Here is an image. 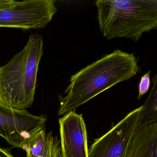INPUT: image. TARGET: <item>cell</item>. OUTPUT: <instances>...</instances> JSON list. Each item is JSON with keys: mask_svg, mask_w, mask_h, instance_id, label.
Returning <instances> with one entry per match:
<instances>
[{"mask_svg": "<svg viewBox=\"0 0 157 157\" xmlns=\"http://www.w3.org/2000/svg\"><path fill=\"white\" fill-rule=\"evenodd\" d=\"M157 75L154 77V86L147 101L142 105L138 128L157 122Z\"/></svg>", "mask_w": 157, "mask_h": 157, "instance_id": "cell-9", "label": "cell"}, {"mask_svg": "<svg viewBox=\"0 0 157 157\" xmlns=\"http://www.w3.org/2000/svg\"><path fill=\"white\" fill-rule=\"evenodd\" d=\"M126 157H157V122L138 128Z\"/></svg>", "mask_w": 157, "mask_h": 157, "instance_id": "cell-8", "label": "cell"}, {"mask_svg": "<svg viewBox=\"0 0 157 157\" xmlns=\"http://www.w3.org/2000/svg\"><path fill=\"white\" fill-rule=\"evenodd\" d=\"M55 0H24L0 10V27L23 30L45 27L58 10Z\"/></svg>", "mask_w": 157, "mask_h": 157, "instance_id": "cell-4", "label": "cell"}, {"mask_svg": "<svg viewBox=\"0 0 157 157\" xmlns=\"http://www.w3.org/2000/svg\"><path fill=\"white\" fill-rule=\"evenodd\" d=\"M44 47L42 36L32 34L23 49L0 67V102L15 110L32 106Z\"/></svg>", "mask_w": 157, "mask_h": 157, "instance_id": "cell-2", "label": "cell"}, {"mask_svg": "<svg viewBox=\"0 0 157 157\" xmlns=\"http://www.w3.org/2000/svg\"><path fill=\"white\" fill-rule=\"evenodd\" d=\"M140 71L134 54L116 49L71 76L64 97L59 96V115L75 110L101 93Z\"/></svg>", "mask_w": 157, "mask_h": 157, "instance_id": "cell-1", "label": "cell"}, {"mask_svg": "<svg viewBox=\"0 0 157 157\" xmlns=\"http://www.w3.org/2000/svg\"><path fill=\"white\" fill-rule=\"evenodd\" d=\"M0 157H14L9 151L0 147Z\"/></svg>", "mask_w": 157, "mask_h": 157, "instance_id": "cell-13", "label": "cell"}, {"mask_svg": "<svg viewBox=\"0 0 157 157\" xmlns=\"http://www.w3.org/2000/svg\"><path fill=\"white\" fill-rule=\"evenodd\" d=\"M27 157H63L60 146L54 144L48 146L41 150L31 153Z\"/></svg>", "mask_w": 157, "mask_h": 157, "instance_id": "cell-10", "label": "cell"}, {"mask_svg": "<svg viewBox=\"0 0 157 157\" xmlns=\"http://www.w3.org/2000/svg\"><path fill=\"white\" fill-rule=\"evenodd\" d=\"M17 2L13 0H0V10L10 8L16 4Z\"/></svg>", "mask_w": 157, "mask_h": 157, "instance_id": "cell-12", "label": "cell"}, {"mask_svg": "<svg viewBox=\"0 0 157 157\" xmlns=\"http://www.w3.org/2000/svg\"><path fill=\"white\" fill-rule=\"evenodd\" d=\"M142 105L128 114L88 149V157H126L137 129Z\"/></svg>", "mask_w": 157, "mask_h": 157, "instance_id": "cell-6", "label": "cell"}, {"mask_svg": "<svg viewBox=\"0 0 157 157\" xmlns=\"http://www.w3.org/2000/svg\"><path fill=\"white\" fill-rule=\"evenodd\" d=\"M63 157H88L86 124L82 114L70 112L59 119Z\"/></svg>", "mask_w": 157, "mask_h": 157, "instance_id": "cell-7", "label": "cell"}, {"mask_svg": "<svg viewBox=\"0 0 157 157\" xmlns=\"http://www.w3.org/2000/svg\"><path fill=\"white\" fill-rule=\"evenodd\" d=\"M101 33L108 40L126 37L136 42L157 28V0H98Z\"/></svg>", "mask_w": 157, "mask_h": 157, "instance_id": "cell-3", "label": "cell"}, {"mask_svg": "<svg viewBox=\"0 0 157 157\" xmlns=\"http://www.w3.org/2000/svg\"><path fill=\"white\" fill-rule=\"evenodd\" d=\"M151 71H148L142 76L138 85L139 94L138 100H139L147 92L150 86V73Z\"/></svg>", "mask_w": 157, "mask_h": 157, "instance_id": "cell-11", "label": "cell"}, {"mask_svg": "<svg viewBox=\"0 0 157 157\" xmlns=\"http://www.w3.org/2000/svg\"><path fill=\"white\" fill-rule=\"evenodd\" d=\"M47 121L45 115H34L26 110H15L0 102V136L13 147L23 149L41 130Z\"/></svg>", "mask_w": 157, "mask_h": 157, "instance_id": "cell-5", "label": "cell"}]
</instances>
